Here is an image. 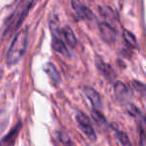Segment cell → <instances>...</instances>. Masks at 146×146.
Here are the masks:
<instances>
[{"label": "cell", "instance_id": "obj_9", "mask_svg": "<svg viewBox=\"0 0 146 146\" xmlns=\"http://www.w3.org/2000/svg\"><path fill=\"white\" fill-rule=\"evenodd\" d=\"M44 69H45V71H46V73L49 75V77L51 78V80H52L55 84L59 83L60 80H61V76H60L57 68L52 64V63L46 64V66H45Z\"/></svg>", "mask_w": 146, "mask_h": 146}, {"label": "cell", "instance_id": "obj_15", "mask_svg": "<svg viewBox=\"0 0 146 146\" xmlns=\"http://www.w3.org/2000/svg\"><path fill=\"white\" fill-rule=\"evenodd\" d=\"M100 12H102V14L104 16V17L110 18V19L116 18V15H115V13H114V11L111 9V8L108 7V6H104V7L100 8Z\"/></svg>", "mask_w": 146, "mask_h": 146}, {"label": "cell", "instance_id": "obj_6", "mask_svg": "<svg viewBox=\"0 0 146 146\" xmlns=\"http://www.w3.org/2000/svg\"><path fill=\"white\" fill-rule=\"evenodd\" d=\"M84 93L86 94V96L88 98L92 104L94 105V108H100L102 107V100L98 95V93L94 89V88L90 87V86H85L84 87Z\"/></svg>", "mask_w": 146, "mask_h": 146}, {"label": "cell", "instance_id": "obj_14", "mask_svg": "<svg viewBox=\"0 0 146 146\" xmlns=\"http://www.w3.org/2000/svg\"><path fill=\"white\" fill-rule=\"evenodd\" d=\"M116 135H117L118 140L120 141L121 144H122L123 146H132L130 140H129V138L127 137V135L125 134L124 132H122V131H117Z\"/></svg>", "mask_w": 146, "mask_h": 146}, {"label": "cell", "instance_id": "obj_11", "mask_svg": "<svg viewBox=\"0 0 146 146\" xmlns=\"http://www.w3.org/2000/svg\"><path fill=\"white\" fill-rule=\"evenodd\" d=\"M123 38L126 41V43L131 47H136L137 46V42L136 39H135L134 35L132 33H130L127 30H123Z\"/></svg>", "mask_w": 146, "mask_h": 146}, {"label": "cell", "instance_id": "obj_3", "mask_svg": "<svg viewBox=\"0 0 146 146\" xmlns=\"http://www.w3.org/2000/svg\"><path fill=\"white\" fill-rule=\"evenodd\" d=\"M76 118H77L78 124L80 125L82 131L87 135L88 138L90 140H96V133H94V130L87 115H85L83 112H78Z\"/></svg>", "mask_w": 146, "mask_h": 146}, {"label": "cell", "instance_id": "obj_4", "mask_svg": "<svg viewBox=\"0 0 146 146\" xmlns=\"http://www.w3.org/2000/svg\"><path fill=\"white\" fill-rule=\"evenodd\" d=\"M100 35H102L104 40H106V42L112 43L115 41L117 32L113 26L110 25L106 22H102V23L100 24Z\"/></svg>", "mask_w": 146, "mask_h": 146}, {"label": "cell", "instance_id": "obj_2", "mask_svg": "<svg viewBox=\"0 0 146 146\" xmlns=\"http://www.w3.org/2000/svg\"><path fill=\"white\" fill-rule=\"evenodd\" d=\"M27 40H28V32L27 29L22 30L21 32L17 34L12 42L9 51L6 56V60L9 65L15 64L21 59L24 55L27 47Z\"/></svg>", "mask_w": 146, "mask_h": 146}, {"label": "cell", "instance_id": "obj_1", "mask_svg": "<svg viewBox=\"0 0 146 146\" xmlns=\"http://www.w3.org/2000/svg\"><path fill=\"white\" fill-rule=\"evenodd\" d=\"M35 3V0H22L19 5L16 7L14 12L9 16L7 22H6V30L5 34H11L15 32V30L20 26L23 22L24 18L27 16L28 12Z\"/></svg>", "mask_w": 146, "mask_h": 146}, {"label": "cell", "instance_id": "obj_12", "mask_svg": "<svg viewBox=\"0 0 146 146\" xmlns=\"http://www.w3.org/2000/svg\"><path fill=\"white\" fill-rule=\"evenodd\" d=\"M92 116L98 125H100V126H106V118L102 116V113H100L96 109H94L92 111Z\"/></svg>", "mask_w": 146, "mask_h": 146}, {"label": "cell", "instance_id": "obj_7", "mask_svg": "<svg viewBox=\"0 0 146 146\" xmlns=\"http://www.w3.org/2000/svg\"><path fill=\"white\" fill-rule=\"evenodd\" d=\"M96 67L98 71L108 80H112L114 78V71L108 64L104 63L100 58H96Z\"/></svg>", "mask_w": 146, "mask_h": 146}, {"label": "cell", "instance_id": "obj_13", "mask_svg": "<svg viewBox=\"0 0 146 146\" xmlns=\"http://www.w3.org/2000/svg\"><path fill=\"white\" fill-rule=\"evenodd\" d=\"M17 131H18V129L15 128V130L12 131V132L10 133L3 141H2L0 146H12V144H13V140L15 139L16 134H17Z\"/></svg>", "mask_w": 146, "mask_h": 146}, {"label": "cell", "instance_id": "obj_10", "mask_svg": "<svg viewBox=\"0 0 146 146\" xmlns=\"http://www.w3.org/2000/svg\"><path fill=\"white\" fill-rule=\"evenodd\" d=\"M114 93H115V96L119 100H124L126 98L127 94H128V90L122 82L118 81L114 85Z\"/></svg>", "mask_w": 146, "mask_h": 146}, {"label": "cell", "instance_id": "obj_5", "mask_svg": "<svg viewBox=\"0 0 146 146\" xmlns=\"http://www.w3.org/2000/svg\"><path fill=\"white\" fill-rule=\"evenodd\" d=\"M72 6H73L74 10L76 11V13L78 14V16H80L83 19L87 20H92L94 18V14L90 9L82 3L80 0H72Z\"/></svg>", "mask_w": 146, "mask_h": 146}, {"label": "cell", "instance_id": "obj_8", "mask_svg": "<svg viewBox=\"0 0 146 146\" xmlns=\"http://www.w3.org/2000/svg\"><path fill=\"white\" fill-rule=\"evenodd\" d=\"M53 47L60 54L69 56V50H68L64 40L61 37H59L58 35H55V34H53Z\"/></svg>", "mask_w": 146, "mask_h": 146}]
</instances>
